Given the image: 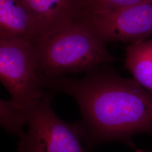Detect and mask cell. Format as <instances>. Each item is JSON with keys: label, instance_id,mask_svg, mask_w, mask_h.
<instances>
[{"label": "cell", "instance_id": "30bf717a", "mask_svg": "<svg viewBox=\"0 0 152 152\" xmlns=\"http://www.w3.org/2000/svg\"><path fill=\"white\" fill-rule=\"evenodd\" d=\"M146 0H83L84 11L106 12L135 5Z\"/></svg>", "mask_w": 152, "mask_h": 152}, {"label": "cell", "instance_id": "9c48e42d", "mask_svg": "<svg viewBox=\"0 0 152 152\" xmlns=\"http://www.w3.org/2000/svg\"><path fill=\"white\" fill-rule=\"evenodd\" d=\"M0 123L6 131L12 135L20 136L23 128L27 122L24 118L14 109L10 100H0Z\"/></svg>", "mask_w": 152, "mask_h": 152}, {"label": "cell", "instance_id": "5b68a950", "mask_svg": "<svg viewBox=\"0 0 152 152\" xmlns=\"http://www.w3.org/2000/svg\"><path fill=\"white\" fill-rule=\"evenodd\" d=\"M80 19L105 44H134L152 36V0L115 11H84Z\"/></svg>", "mask_w": 152, "mask_h": 152}, {"label": "cell", "instance_id": "52a82bcc", "mask_svg": "<svg viewBox=\"0 0 152 152\" xmlns=\"http://www.w3.org/2000/svg\"><path fill=\"white\" fill-rule=\"evenodd\" d=\"M0 38H16L36 43L38 31L23 0H0Z\"/></svg>", "mask_w": 152, "mask_h": 152}, {"label": "cell", "instance_id": "3957f363", "mask_svg": "<svg viewBox=\"0 0 152 152\" xmlns=\"http://www.w3.org/2000/svg\"><path fill=\"white\" fill-rule=\"evenodd\" d=\"M0 80L13 108L27 123L28 112L48 91L38 73L35 42L0 38Z\"/></svg>", "mask_w": 152, "mask_h": 152}, {"label": "cell", "instance_id": "ba28073f", "mask_svg": "<svg viewBox=\"0 0 152 152\" xmlns=\"http://www.w3.org/2000/svg\"><path fill=\"white\" fill-rule=\"evenodd\" d=\"M125 51L126 69L135 81L152 93V39L130 44Z\"/></svg>", "mask_w": 152, "mask_h": 152}, {"label": "cell", "instance_id": "7a4b0ae2", "mask_svg": "<svg viewBox=\"0 0 152 152\" xmlns=\"http://www.w3.org/2000/svg\"><path fill=\"white\" fill-rule=\"evenodd\" d=\"M39 75L90 72L115 60L106 44L79 18L36 43Z\"/></svg>", "mask_w": 152, "mask_h": 152}, {"label": "cell", "instance_id": "6da1fadb", "mask_svg": "<svg viewBox=\"0 0 152 152\" xmlns=\"http://www.w3.org/2000/svg\"><path fill=\"white\" fill-rule=\"evenodd\" d=\"M40 77L48 90L75 100L81 113L82 142L87 150L111 142L135 148L134 135L152 136V93L134 79L100 66L82 79Z\"/></svg>", "mask_w": 152, "mask_h": 152}, {"label": "cell", "instance_id": "8fae6325", "mask_svg": "<svg viewBox=\"0 0 152 152\" xmlns=\"http://www.w3.org/2000/svg\"><path fill=\"white\" fill-rule=\"evenodd\" d=\"M135 152H146V151H144L143 150H141V149H136L135 148Z\"/></svg>", "mask_w": 152, "mask_h": 152}, {"label": "cell", "instance_id": "277c9868", "mask_svg": "<svg viewBox=\"0 0 152 152\" xmlns=\"http://www.w3.org/2000/svg\"><path fill=\"white\" fill-rule=\"evenodd\" d=\"M54 95L48 90L28 112V130L19 136L18 152H87L80 122L68 124L51 108Z\"/></svg>", "mask_w": 152, "mask_h": 152}, {"label": "cell", "instance_id": "8992f818", "mask_svg": "<svg viewBox=\"0 0 152 152\" xmlns=\"http://www.w3.org/2000/svg\"><path fill=\"white\" fill-rule=\"evenodd\" d=\"M23 1L34 18L38 39L77 20L84 12L83 0Z\"/></svg>", "mask_w": 152, "mask_h": 152}]
</instances>
